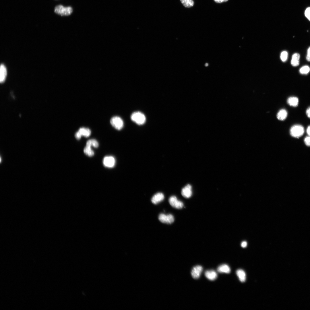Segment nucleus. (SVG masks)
I'll return each mask as SVG.
<instances>
[{
  "label": "nucleus",
  "mask_w": 310,
  "mask_h": 310,
  "mask_svg": "<svg viewBox=\"0 0 310 310\" xmlns=\"http://www.w3.org/2000/svg\"><path fill=\"white\" fill-rule=\"evenodd\" d=\"M75 138L78 140H80L82 136L80 133L78 131L75 133Z\"/></svg>",
  "instance_id": "obj_26"
},
{
  "label": "nucleus",
  "mask_w": 310,
  "mask_h": 310,
  "mask_svg": "<svg viewBox=\"0 0 310 310\" xmlns=\"http://www.w3.org/2000/svg\"><path fill=\"white\" fill-rule=\"evenodd\" d=\"M305 17L310 21V7L307 8L305 12Z\"/></svg>",
  "instance_id": "obj_24"
},
{
  "label": "nucleus",
  "mask_w": 310,
  "mask_h": 310,
  "mask_svg": "<svg viewBox=\"0 0 310 310\" xmlns=\"http://www.w3.org/2000/svg\"><path fill=\"white\" fill-rule=\"evenodd\" d=\"M115 159L111 156H105L103 158V163L104 165L108 168H112L115 164Z\"/></svg>",
  "instance_id": "obj_7"
},
{
  "label": "nucleus",
  "mask_w": 310,
  "mask_h": 310,
  "mask_svg": "<svg viewBox=\"0 0 310 310\" xmlns=\"http://www.w3.org/2000/svg\"><path fill=\"white\" fill-rule=\"evenodd\" d=\"M304 132L303 127L300 125H295L290 128V134L291 136L295 138H299L302 136Z\"/></svg>",
  "instance_id": "obj_1"
},
{
  "label": "nucleus",
  "mask_w": 310,
  "mask_h": 310,
  "mask_svg": "<svg viewBox=\"0 0 310 310\" xmlns=\"http://www.w3.org/2000/svg\"><path fill=\"white\" fill-rule=\"evenodd\" d=\"M306 131L308 136H310V125L308 126L307 127Z\"/></svg>",
  "instance_id": "obj_31"
},
{
  "label": "nucleus",
  "mask_w": 310,
  "mask_h": 310,
  "mask_svg": "<svg viewBox=\"0 0 310 310\" xmlns=\"http://www.w3.org/2000/svg\"><path fill=\"white\" fill-rule=\"evenodd\" d=\"M247 243L246 241H243L241 243V246L243 248L245 247L247 245Z\"/></svg>",
  "instance_id": "obj_29"
},
{
  "label": "nucleus",
  "mask_w": 310,
  "mask_h": 310,
  "mask_svg": "<svg viewBox=\"0 0 310 310\" xmlns=\"http://www.w3.org/2000/svg\"><path fill=\"white\" fill-rule=\"evenodd\" d=\"M182 195L185 198H189L192 195V187L191 185L188 184L183 188L181 190Z\"/></svg>",
  "instance_id": "obj_9"
},
{
  "label": "nucleus",
  "mask_w": 310,
  "mask_h": 310,
  "mask_svg": "<svg viewBox=\"0 0 310 310\" xmlns=\"http://www.w3.org/2000/svg\"><path fill=\"white\" fill-rule=\"evenodd\" d=\"M306 59L308 61H310V47L308 48L307 50Z\"/></svg>",
  "instance_id": "obj_27"
},
{
  "label": "nucleus",
  "mask_w": 310,
  "mask_h": 310,
  "mask_svg": "<svg viewBox=\"0 0 310 310\" xmlns=\"http://www.w3.org/2000/svg\"><path fill=\"white\" fill-rule=\"evenodd\" d=\"M300 55L299 54L297 53L294 54L292 57V59L291 61L292 65L293 66H297L299 64V59Z\"/></svg>",
  "instance_id": "obj_14"
},
{
  "label": "nucleus",
  "mask_w": 310,
  "mask_h": 310,
  "mask_svg": "<svg viewBox=\"0 0 310 310\" xmlns=\"http://www.w3.org/2000/svg\"><path fill=\"white\" fill-rule=\"evenodd\" d=\"M110 123L112 125L118 130L121 129L123 126V122L122 119L118 116L112 117L110 120Z\"/></svg>",
  "instance_id": "obj_4"
},
{
  "label": "nucleus",
  "mask_w": 310,
  "mask_h": 310,
  "mask_svg": "<svg viewBox=\"0 0 310 310\" xmlns=\"http://www.w3.org/2000/svg\"><path fill=\"white\" fill-rule=\"evenodd\" d=\"M287 116V111L285 109H282L280 110L277 113V117L278 120L283 121L285 119Z\"/></svg>",
  "instance_id": "obj_16"
},
{
  "label": "nucleus",
  "mask_w": 310,
  "mask_h": 310,
  "mask_svg": "<svg viewBox=\"0 0 310 310\" xmlns=\"http://www.w3.org/2000/svg\"><path fill=\"white\" fill-rule=\"evenodd\" d=\"M218 272L219 273H229L230 272L229 267L227 264H223L219 266L217 269Z\"/></svg>",
  "instance_id": "obj_15"
},
{
  "label": "nucleus",
  "mask_w": 310,
  "mask_h": 310,
  "mask_svg": "<svg viewBox=\"0 0 310 310\" xmlns=\"http://www.w3.org/2000/svg\"><path fill=\"white\" fill-rule=\"evenodd\" d=\"M78 131L80 133L82 136L85 137H89L91 133L90 130L88 128L86 127H82L80 128Z\"/></svg>",
  "instance_id": "obj_17"
},
{
  "label": "nucleus",
  "mask_w": 310,
  "mask_h": 310,
  "mask_svg": "<svg viewBox=\"0 0 310 310\" xmlns=\"http://www.w3.org/2000/svg\"><path fill=\"white\" fill-rule=\"evenodd\" d=\"M164 194L161 193H158L154 195L152 197L151 201L154 204H157L164 199Z\"/></svg>",
  "instance_id": "obj_10"
},
{
  "label": "nucleus",
  "mask_w": 310,
  "mask_h": 310,
  "mask_svg": "<svg viewBox=\"0 0 310 310\" xmlns=\"http://www.w3.org/2000/svg\"><path fill=\"white\" fill-rule=\"evenodd\" d=\"M305 144L307 146H310V136L306 137L304 140Z\"/></svg>",
  "instance_id": "obj_25"
},
{
  "label": "nucleus",
  "mask_w": 310,
  "mask_h": 310,
  "mask_svg": "<svg viewBox=\"0 0 310 310\" xmlns=\"http://www.w3.org/2000/svg\"><path fill=\"white\" fill-rule=\"evenodd\" d=\"M7 75V70L5 66L3 64L1 65L0 68V80L1 83L5 81Z\"/></svg>",
  "instance_id": "obj_12"
},
{
  "label": "nucleus",
  "mask_w": 310,
  "mask_h": 310,
  "mask_svg": "<svg viewBox=\"0 0 310 310\" xmlns=\"http://www.w3.org/2000/svg\"><path fill=\"white\" fill-rule=\"evenodd\" d=\"M288 55V53L286 51H283L281 53L280 55V58L282 61L285 62L287 60Z\"/></svg>",
  "instance_id": "obj_23"
},
{
  "label": "nucleus",
  "mask_w": 310,
  "mask_h": 310,
  "mask_svg": "<svg viewBox=\"0 0 310 310\" xmlns=\"http://www.w3.org/2000/svg\"><path fill=\"white\" fill-rule=\"evenodd\" d=\"M205 275L207 278L210 280H215L217 277L216 272L212 270L206 271L205 272Z\"/></svg>",
  "instance_id": "obj_11"
},
{
  "label": "nucleus",
  "mask_w": 310,
  "mask_h": 310,
  "mask_svg": "<svg viewBox=\"0 0 310 310\" xmlns=\"http://www.w3.org/2000/svg\"><path fill=\"white\" fill-rule=\"evenodd\" d=\"M202 267L199 265H197L194 267L192 268L191 272L192 277L195 279L198 278L202 271Z\"/></svg>",
  "instance_id": "obj_8"
},
{
  "label": "nucleus",
  "mask_w": 310,
  "mask_h": 310,
  "mask_svg": "<svg viewBox=\"0 0 310 310\" xmlns=\"http://www.w3.org/2000/svg\"><path fill=\"white\" fill-rule=\"evenodd\" d=\"M310 67L307 65L301 67L299 70L300 73L302 74H306L310 71Z\"/></svg>",
  "instance_id": "obj_22"
},
{
  "label": "nucleus",
  "mask_w": 310,
  "mask_h": 310,
  "mask_svg": "<svg viewBox=\"0 0 310 310\" xmlns=\"http://www.w3.org/2000/svg\"><path fill=\"white\" fill-rule=\"evenodd\" d=\"M84 152L86 155L91 157L94 155V152L92 149L91 147L86 146L84 149Z\"/></svg>",
  "instance_id": "obj_20"
},
{
  "label": "nucleus",
  "mask_w": 310,
  "mask_h": 310,
  "mask_svg": "<svg viewBox=\"0 0 310 310\" xmlns=\"http://www.w3.org/2000/svg\"><path fill=\"white\" fill-rule=\"evenodd\" d=\"M180 1L185 7L187 8L192 7L194 3L193 0H180Z\"/></svg>",
  "instance_id": "obj_21"
},
{
  "label": "nucleus",
  "mask_w": 310,
  "mask_h": 310,
  "mask_svg": "<svg viewBox=\"0 0 310 310\" xmlns=\"http://www.w3.org/2000/svg\"><path fill=\"white\" fill-rule=\"evenodd\" d=\"M236 274L240 281L244 282L246 280V274L245 272L242 269H239L236 271Z\"/></svg>",
  "instance_id": "obj_18"
},
{
  "label": "nucleus",
  "mask_w": 310,
  "mask_h": 310,
  "mask_svg": "<svg viewBox=\"0 0 310 310\" xmlns=\"http://www.w3.org/2000/svg\"><path fill=\"white\" fill-rule=\"evenodd\" d=\"M169 202L173 207L178 209H180L183 207V204L181 201L178 200L175 196H172L169 198Z\"/></svg>",
  "instance_id": "obj_5"
},
{
  "label": "nucleus",
  "mask_w": 310,
  "mask_h": 310,
  "mask_svg": "<svg viewBox=\"0 0 310 310\" xmlns=\"http://www.w3.org/2000/svg\"><path fill=\"white\" fill-rule=\"evenodd\" d=\"M131 118L133 121L139 125L144 124L146 120L145 115L139 111L133 113L131 115Z\"/></svg>",
  "instance_id": "obj_2"
},
{
  "label": "nucleus",
  "mask_w": 310,
  "mask_h": 310,
  "mask_svg": "<svg viewBox=\"0 0 310 310\" xmlns=\"http://www.w3.org/2000/svg\"><path fill=\"white\" fill-rule=\"evenodd\" d=\"M214 1L217 3H221L227 1L228 0H214Z\"/></svg>",
  "instance_id": "obj_30"
},
{
  "label": "nucleus",
  "mask_w": 310,
  "mask_h": 310,
  "mask_svg": "<svg viewBox=\"0 0 310 310\" xmlns=\"http://www.w3.org/2000/svg\"><path fill=\"white\" fill-rule=\"evenodd\" d=\"M99 144L98 142L95 139H91L88 140L86 143V146L97 148L98 147Z\"/></svg>",
  "instance_id": "obj_19"
},
{
  "label": "nucleus",
  "mask_w": 310,
  "mask_h": 310,
  "mask_svg": "<svg viewBox=\"0 0 310 310\" xmlns=\"http://www.w3.org/2000/svg\"><path fill=\"white\" fill-rule=\"evenodd\" d=\"M208 65V63H206L205 64V66H207Z\"/></svg>",
  "instance_id": "obj_32"
},
{
  "label": "nucleus",
  "mask_w": 310,
  "mask_h": 310,
  "mask_svg": "<svg viewBox=\"0 0 310 310\" xmlns=\"http://www.w3.org/2000/svg\"><path fill=\"white\" fill-rule=\"evenodd\" d=\"M73 11L71 7H65L61 5L56 6L55 8V12L61 16H67L71 14Z\"/></svg>",
  "instance_id": "obj_3"
},
{
  "label": "nucleus",
  "mask_w": 310,
  "mask_h": 310,
  "mask_svg": "<svg viewBox=\"0 0 310 310\" xmlns=\"http://www.w3.org/2000/svg\"><path fill=\"white\" fill-rule=\"evenodd\" d=\"M306 114L307 117L310 118V107H308L307 109Z\"/></svg>",
  "instance_id": "obj_28"
},
{
  "label": "nucleus",
  "mask_w": 310,
  "mask_h": 310,
  "mask_svg": "<svg viewBox=\"0 0 310 310\" xmlns=\"http://www.w3.org/2000/svg\"><path fill=\"white\" fill-rule=\"evenodd\" d=\"M299 101V99L297 97L291 96L288 98L287 103L290 106L296 107L298 105Z\"/></svg>",
  "instance_id": "obj_13"
},
{
  "label": "nucleus",
  "mask_w": 310,
  "mask_h": 310,
  "mask_svg": "<svg viewBox=\"0 0 310 310\" xmlns=\"http://www.w3.org/2000/svg\"><path fill=\"white\" fill-rule=\"evenodd\" d=\"M158 219L161 222L167 224H171L174 220V217L171 214L166 215L161 214L159 216Z\"/></svg>",
  "instance_id": "obj_6"
}]
</instances>
